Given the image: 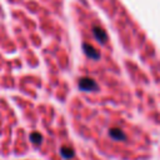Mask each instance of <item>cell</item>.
I'll list each match as a JSON object with an SVG mask.
<instances>
[{
    "mask_svg": "<svg viewBox=\"0 0 160 160\" xmlns=\"http://www.w3.org/2000/svg\"><path fill=\"white\" fill-rule=\"evenodd\" d=\"M79 88L84 91H95V90H98V84L92 79L84 76L79 80Z\"/></svg>",
    "mask_w": 160,
    "mask_h": 160,
    "instance_id": "6da1fadb",
    "label": "cell"
},
{
    "mask_svg": "<svg viewBox=\"0 0 160 160\" xmlns=\"http://www.w3.org/2000/svg\"><path fill=\"white\" fill-rule=\"evenodd\" d=\"M109 135H110L114 140H121V141L126 140V135H125L124 131L120 130L119 128H111V129L109 130Z\"/></svg>",
    "mask_w": 160,
    "mask_h": 160,
    "instance_id": "3957f363",
    "label": "cell"
},
{
    "mask_svg": "<svg viewBox=\"0 0 160 160\" xmlns=\"http://www.w3.org/2000/svg\"><path fill=\"white\" fill-rule=\"evenodd\" d=\"M82 49H84L85 54H86L88 56H90L91 59H99V58H100L99 51H98L94 46H91V45H89V44H84V45H82Z\"/></svg>",
    "mask_w": 160,
    "mask_h": 160,
    "instance_id": "277c9868",
    "label": "cell"
},
{
    "mask_svg": "<svg viewBox=\"0 0 160 160\" xmlns=\"http://www.w3.org/2000/svg\"><path fill=\"white\" fill-rule=\"evenodd\" d=\"M92 34H94L95 39H96L99 42L105 44V42L108 41V35H106V32H105V30H104L102 28H100V26H94V28H92Z\"/></svg>",
    "mask_w": 160,
    "mask_h": 160,
    "instance_id": "7a4b0ae2",
    "label": "cell"
},
{
    "mask_svg": "<svg viewBox=\"0 0 160 160\" xmlns=\"http://www.w3.org/2000/svg\"><path fill=\"white\" fill-rule=\"evenodd\" d=\"M30 139H31V141H32L34 144H40L41 140H42V136H41L39 132H32V134L30 135Z\"/></svg>",
    "mask_w": 160,
    "mask_h": 160,
    "instance_id": "8992f818",
    "label": "cell"
},
{
    "mask_svg": "<svg viewBox=\"0 0 160 160\" xmlns=\"http://www.w3.org/2000/svg\"><path fill=\"white\" fill-rule=\"evenodd\" d=\"M61 155L65 158V159H70L74 156V149L70 148V146H62L61 148Z\"/></svg>",
    "mask_w": 160,
    "mask_h": 160,
    "instance_id": "5b68a950",
    "label": "cell"
}]
</instances>
